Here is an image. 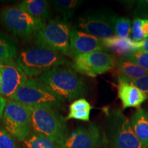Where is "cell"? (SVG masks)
Here are the masks:
<instances>
[{"mask_svg":"<svg viewBox=\"0 0 148 148\" xmlns=\"http://www.w3.org/2000/svg\"><path fill=\"white\" fill-rule=\"evenodd\" d=\"M35 79L63 102L73 101L84 95L87 90L84 77L69 66H57Z\"/></svg>","mask_w":148,"mask_h":148,"instance_id":"cell-1","label":"cell"},{"mask_svg":"<svg viewBox=\"0 0 148 148\" xmlns=\"http://www.w3.org/2000/svg\"><path fill=\"white\" fill-rule=\"evenodd\" d=\"M16 62L31 78L38 77L46 71L57 66H69L72 62L64 55L38 47L22 49Z\"/></svg>","mask_w":148,"mask_h":148,"instance_id":"cell-2","label":"cell"},{"mask_svg":"<svg viewBox=\"0 0 148 148\" xmlns=\"http://www.w3.org/2000/svg\"><path fill=\"white\" fill-rule=\"evenodd\" d=\"M34 132L40 134L60 145L69 136L66 119L58 109L47 106L28 107Z\"/></svg>","mask_w":148,"mask_h":148,"instance_id":"cell-3","label":"cell"},{"mask_svg":"<svg viewBox=\"0 0 148 148\" xmlns=\"http://www.w3.org/2000/svg\"><path fill=\"white\" fill-rule=\"evenodd\" d=\"M71 29V23L58 16L40 25L34 31L33 39L38 47L69 56Z\"/></svg>","mask_w":148,"mask_h":148,"instance_id":"cell-4","label":"cell"},{"mask_svg":"<svg viewBox=\"0 0 148 148\" xmlns=\"http://www.w3.org/2000/svg\"><path fill=\"white\" fill-rule=\"evenodd\" d=\"M107 139L112 148H143L133 131L131 121L120 109L106 112Z\"/></svg>","mask_w":148,"mask_h":148,"instance_id":"cell-5","label":"cell"},{"mask_svg":"<svg viewBox=\"0 0 148 148\" xmlns=\"http://www.w3.org/2000/svg\"><path fill=\"white\" fill-rule=\"evenodd\" d=\"M9 99L27 107L47 106L58 110L64 103L36 79H28Z\"/></svg>","mask_w":148,"mask_h":148,"instance_id":"cell-6","label":"cell"},{"mask_svg":"<svg viewBox=\"0 0 148 148\" xmlns=\"http://www.w3.org/2000/svg\"><path fill=\"white\" fill-rule=\"evenodd\" d=\"M0 21L9 32L27 40L44 22L34 18L18 6H8L0 12Z\"/></svg>","mask_w":148,"mask_h":148,"instance_id":"cell-7","label":"cell"},{"mask_svg":"<svg viewBox=\"0 0 148 148\" xmlns=\"http://www.w3.org/2000/svg\"><path fill=\"white\" fill-rule=\"evenodd\" d=\"M2 122L3 128L19 141L23 142L31 134L32 130L29 108L14 101L7 102Z\"/></svg>","mask_w":148,"mask_h":148,"instance_id":"cell-8","label":"cell"},{"mask_svg":"<svg viewBox=\"0 0 148 148\" xmlns=\"http://www.w3.org/2000/svg\"><path fill=\"white\" fill-rule=\"evenodd\" d=\"M116 16L103 11H91L79 16L75 27L101 40L115 36L114 21Z\"/></svg>","mask_w":148,"mask_h":148,"instance_id":"cell-9","label":"cell"},{"mask_svg":"<svg viewBox=\"0 0 148 148\" xmlns=\"http://www.w3.org/2000/svg\"><path fill=\"white\" fill-rule=\"evenodd\" d=\"M114 62L112 54L99 51L77 56L73 59L72 68L78 73L96 77L112 69Z\"/></svg>","mask_w":148,"mask_h":148,"instance_id":"cell-10","label":"cell"},{"mask_svg":"<svg viewBox=\"0 0 148 148\" xmlns=\"http://www.w3.org/2000/svg\"><path fill=\"white\" fill-rule=\"evenodd\" d=\"M0 95L8 99L27 82V76L14 59L0 61Z\"/></svg>","mask_w":148,"mask_h":148,"instance_id":"cell-11","label":"cell"},{"mask_svg":"<svg viewBox=\"0 0 148 148\" xmlns=\"http://www.w3.org/2000/svg\"><path fill=\"white\" fill-rule=\"evenodd\" d=\"M102 40L83 32L76 27H71L69 36V56L74 59L77 56L103 51Z\"/></svg>","mask_w":148,"mask_h":148,"instance_id":"cell-12","label":"cell"},{"mask_svg":"<svg viewBox=\"0 0 148 148\" xmlns=\"http://www.w3.org/2000/svg\"><path fill=\"white\" fill-rule=\"evenodd\" d=\"M100 140L99 127L90 123L88 127L78 126L73 130L60 148H97Z\"/></svg>","mask_w":148,"mask_h":148,"instance_id":"cell-13","label":"cell"},{"mask_svg":"<svg viewBox=\"0 0 148 148\" xmlns=\"http://www.w3.org/2000/svg\"><path fill=\"white\" fill-rule=\"evenodd\" d=\"M118 96L121 101L123 109L139 108L140 105L147 99V96L134 86L131 80L122 75L118 77Z\"/></svg>","mask_w":148,"mask_h":148,"instance_id":"cell-14","label":"cell"},{"mask_svg":"<svg viewBox=\"0 0 148 148\" xmlns=\"http://www.w3.org/2000/svg\"><path fill=\"white\" fill-rule=\"evenodd\" d=\"M104 49H108L112 52L125 57L134 51H137V41H134L130 38H123L114 36L107 39L102 40Z\"/></svg>","mask_w":148,"mask_h":148,"instance_id":"cell-15","label":"cell"},{"mask_svg":"<svg viewBox=\"0 0 148 148\" xmlns=\"http://www.w3.org/2000/svg\"><path fill=\"white\" fill-rule=\"evenodd\" d=\"M18 6L34 18L47 21L51 16V6L45 0H23Z\"/></svg>","mask_w":148,"mask_h":148,"instance_id":"cell-16","label":"cell"},{"mask_svg":"<svg viewBox=\"0 0 148 148\" xmlns=\"http://www.w3.org/2000/svg\"><path fill=\"white\" fill-rule=\"evenodd\" d=\"M131 125L134 134L143 148L148 147V112L145 109L138 108L132 116Z\"/></svg>","mask_w":148,"mask_h":148,"instance_id":"cell-17","label":"cell"},{"mask_svg":"<svg viewBox=\"0 0 148 148\" xmlns=\"http://www.w3.org/2000/svg\"><path fill=\"white\" fill-rule=\"evenodd\" d=\"M49 3L51 8L59 14L58 16L64 21H69L82 1L77 0H53L49 1Z\"/></svg>","mask_w":148,"mask_h":148,"instance_id":"cell-18","label":"cell"},{"mask_svg":"<svg viewBox=\"0 0 148 148\" xmlns=\"http://www.w3.org/2000/svg\"><path fill=\"white\" fill-rule=\"evenodd\" d=\"M117 70L120 75L130 79H136L148 75L147 70L122 57H120L118 60Z\"/></svg>","mask_w":148,"mask_h":148,"instance_id":"cell-19","label":"cell"},{"mask_svg":"<svg viewBox=\"0 0 148 148\" xmlns=\"http://www.w3.org/2000/svg\"><path fill=\"white\" fill-rule=\"evenodd\" d=\"M22 143L23 148H60V145L49 138L34 132H31Z\"/></svg>","mask_w":148,"mask_h":148,"instance_id":"cell-20","label":"cell"},{"mask_svg":"<svg viewBox=\"0 0 148 148\" xmlns=\"http://www.w3.org/2000/svg\"><path fill=\"white\" fill-rule=\"evenodd\" d=\"M17 45L14 39L0 32V61L17 56Z\"/></svg>","mask_w":148,"mask_h":148,"instance_id":"cell-21","label":"cell"},{"mask_svg":"<svg viewBox=\"0 0 148 148\" xmlns=\"http://www.w3.org/2000/svg\"><path fill=\"white\" fill-rule=\"evenodd\" d=\"M132 39L134 41H142L148 37V19L134 18L132 28Z\"/></svg>","mask_w":148,"mask_h":148,"instance_id":"cell-22","label":"cell"},{"mask_svg":"<svg viewBox=\"0 0 148 148\" xmlns=\"http://www.w3.org/2000/svg\"><path fill=\"white\" fill-rule=\"evenodd\" d=\"M132 22L130 19L126 17H117L114 21V34L121 38H129L132 33Z\"/></svg>","mask_w":148,"mask_h":148,"instance_id":"cell-23","label":"cell"},{"mask_svg":"<svg viewBox=\"0 0 148 148\" xmlns=\"http://www.w3.org/2000/svg\"><path fill=\"white\" fill-rule=\"evenodd\" d=\"M140 66L143 69L148 71V51H136L127 56L122 57Z\"/></svg>","mask_w":148,"mask_h":148,"instance_id":"cell-24","label":"cell"},{"mask_svg":"<svg viewBox=\"0 0 148 148\" xmlns=\"http://www.w3.org/2000/svg\"><path fill=\"white\" fill-rule=\"evenodd\" d=\"M0 148H20L15 138L3 127H0Z\"/></svg>","mask_w":148,"mask_h":148,"instance_id":"cell-25","label":"cell"},{"mask_svg":"<svg viewBox=\"0 0 148 148\" xmlns=\"http://www.w3.org/2000/svg\"><path fill=\"white\" fill-rule=\"evenodd\" d=\"M90 110L91 109H84L75 112H69L66 119H76L83 121H88L90 119Z\"/></svg>","mask_w":148,"mask_h":148,"instance_id":"cell-26","label":"cell"},{"mask_svg":"<svg viewBox=\"0 0 148 148\" xmlns=\"http://www.w3.org/2000/svg\"><path fill=\"white\" fill-rule=\"evenodd\" d=\"M134 14L137 18L148 19V0L138 1Z\"/></svg>","mask_w":148,"mask_h":148,"instance_id":"cell-27","label":"cell"},{"mask_svg":"<svg viewBox=\"0 0 148 148\" xmlns=\"http://www.w3.org/2000/svg\"><path fill=\"white\" fill-rule=\"evenodd\" d=\"M84 109H92V106L90 103L84 98L76 99L73 101L69 106V112H75Z\"/></svg>","mask_w":148,"mask_h":148,"instance_id":"cell-28","label":"cell"},{"mask_svg":"<svg viewBox=\"0 0 148 148\" xmlns=\"http://www.w3.org/2000/svg\"><path fill=\"white\" fill-rule=\"evenodd\" d=\"M134 86L148 97V75L136 79H130Z\"/></svg>","mask_w":148,"mask_h":148,"instance_id":"cell-29","label":"cell"},{"mask_svg":"<svg viewBox=\"0 0 148 148\" xmlns=\"http://www.w3.org/2000/svg\"><path fill=\"white\" fill-rule=\"evenodd\" d=\"M137 51H148V37L142 41L137 42Z\"/></svg>","mask_w":148,"mask_h":148,"instance_id":"cell-30","label":"cell"},{"mask_svg":"<svg viewBox=\"0 0 148 148\" xmlns=\"http://www.w3.org/2000/svg\"><path fill=\"white\" fill-rule=\"evenodd\" d=\"M6 99L5 97H2V96L0 95V119H1L3 116V111H4L5 107L7 104Z\"/></svg>","mask_w":148,"mask_h":148,"instance_id":"cell-31","label":"cell"},{"mask_svg":"<svg viewBox=\"0 0 148 148\" xmlns=\"http://www.w3.org/2000/svg\"><path fill=\"white\" fill-rule=\"evenodd\" d=\"M0 79H1V75H0Z\"/></svg>","mask_w":148,"mask_h":148,"instance_id":"cell-32","label":"cell"}]
</instances>
